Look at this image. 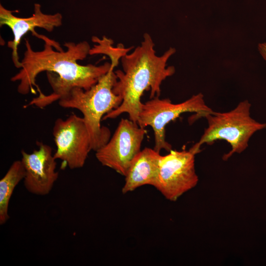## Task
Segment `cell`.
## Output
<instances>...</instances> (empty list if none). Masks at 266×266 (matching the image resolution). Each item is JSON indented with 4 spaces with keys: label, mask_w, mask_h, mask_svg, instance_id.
<instances>
[{
    "label": "cell",
    "mask_w": 266,
    "mask_h": 266,
    "mask_svg": "<svg viewBox=\"0 0 266 266\" xmlns=\"http://www.w3.org/2000/svg\"><path fill=\"white\" fill-rule=\"evenodd\" d=\"M25 40L26 51L21 69L11 81L19 82L17 91L20 94L35 93L33 87L42 93L27 106L43 108L59 100L75 87L88 90L111 67L108 62L100 66L78 63L90 53L91 48L86 41L65 42L66 50L64 51L58 42L45 36L43 49L35 51L30 41Z\"/></svg>",
    "instance_id": "obj_1"
},
{
    "label": "cell",
    "mask_w": 266,
    "mask_h": 266,
    "mask_svg": "<svg viewBox=\"0 0 266 266\" xmlns=\"http://www.w3.org/2000/svg\"><path fill=\"white\" fill-rule=\"evenodd\" d=\"M154 46L150 34L145 33L140 44L132 53L122 57L123 70L115 71L117 80L113 91L123 100L119 106L106 114L102 120L127 113L131 120L137 123L144 92L150 91V99L160 96L162 82L175 73V67L166 66V64L176 50L170 47L159 56L156 54Z\"/></svg>",
    "instance_id": "obj_2"
},
{
    "label": "cell",
    "mask_w": 266,
    "mask_h": 266,
    "mask_svg": "<svg viewBox=\"0 0 266 266\" xmlns=\"http://www.w3.org/2000/svg\"><path fill=\"white\" fill-rule=\"evenodd\" d=\"M116 66L111 64L109 71L88 90L75 87L59 100L61 107L76 109L82 113L89 134L92 150L95 152L104 146L111 137L110 130L101 125L102 118L119 106L123 100L113 91L117 80L114 71Z\"/></svg>",
    "instance_id": "obj_3"
},
{
    "label": "cell",
    "mask_w": 266,
    "mask_h": 266,
    "mask_svg": "<svg viewBox=\"0 0 266 266\" xmlns=\"http://www.w3.org/2000/svg\"><path fill=\"white\" fill-rule=\"evenodd\" d=\"M250 108V103L245 100L230 111H213L206 115L204 117L207 120V127L199 141L190 149L197 154L202 144H211L217 140H224L230 144L231 150L224 155L223 160H227L234 153H242L248 147L252 136L266 128V123L251 117Z\"/></svg>",
    "instance_id": "obj_4"
},
{
    "label": "cell",
    "mask_w": 266,
    "mask_h": 266,
    "mask_svg": "<svg viewBox=\"0 0 266 266\" xmlns=\"http://www.w3.org/2000/svg\"><path fill=\"white\" fill-rule=\"evenodd\" d=\"M213 111L205 103L201 93L194 95L179 103H173L169 99L155 97L142 103L137 123L141 128L150 126L153 129L155 150L170 152L172 146L166 141L165 134L166 127L169 123L186 112L196 113L190 120L193 122Z\"/></svg>",
    "instance_id": "obj_5"
},
{
    "label": "cell",
    "mask_w": 266,
    "mask_h": 266,
    "mask_svg": "<svg viewBox=\"0 0 266 266\" xmlns=\"http://www.w3.org/2000/svg\"><path fill=\"white\" fill-rule=\"evenodd\" d=\"M196 154L190 149L171 150L162 156L154 187L167 200L175 201L198 184L195 158Z\"/></svg>",
    "instance_id": "obj_6"
},
{
    "label": "cell",
    "mask_w": 266,
    "mask_h": 266,
    "mask_svg": "<svg viewBox=\"0 0 266 266\" xmlns=\"http://www.w3.org/2000/svg\"><path fill=\"white\" fill-rule=\"evenodd\" d=\"M147 131L130 119L122 118L107 143L96 151L103 166L125 176L132 160L141 151Z\"/></svg>",
    "instance_id": "obj_7"
},
{
    "label": "cell",
    "mask_w": 266,
    "mask_h": 266,
    "mask_svg": "<svg viewBox=\"0 0 266 266\" xmlns=\"http://www.w3.org/2000/svg\"><path fill=\"white\" fill-rule=\"evenodd\" d=\"M52 133L57 147L55 159L63 161L71 169L82 167L92 150L83 118L73 113L65 120L58 118Z\"/></svg>",
    "instance_id": "obj_8"
},
{
    "label": "cell",
    "mask_w": 266,
    "mask_h": 266,
    "mask_svg": "<svg viewBox=\"0 0 266 266\" xmlns=\"http://www.w3.org/2000/svg\"><path fill=\"white\" fill-rule=\"evenodd\" d=\"M37 150L31 153L21 151V161L25 169L24 184L30 193L38 196L49 194L59 177L52 148L37 142Z\"/></svg>",
    "instance_id": "obj_9"
},
{
    "label": "cell",
    "mask_w": 266,
    "mask_h": 266,
    "mask_svg": "<svg viewBox=\"0 0 266 266\" xmlns=\"http://www.w3.org/2000/svg\"><path fill=\"white\" fill-rule=\"evenodd\" d=\"M13 12L0 5V26L6 25L12 32L13 39L8 41L7 46L12 49V60L14 66L21 68L22 63L19 60L18 48L22 37L31 32L33 35L41 39L43 35L38 34L35 28H40L51 32L55 28L62 25L63 16L59 13L54 14L43 13L41 5L38 3L34 4V12L31 17H17L12 14Z\"/></svg>",
    "instance_id": "obj_10"
},
{
    "label": "cell",
    "mask_w": 266,
    "mask_h": 266,
    "mask_svg": "<svg viewBox=\"0 0 266 266\" xmlns=\"http://www.w3.org/2000/svg\"><path fill=\"white\" fill-rule=\"evenodd\" d=\"M162 155L154 148L145 147L135 156L127 171L123 194L144 185L153 186L158 175Z\"/></svg>",
    "instance_id": "obj_11"
},
{
    "label": "cell",
    "mask_w": 266,
    "mask_h": 266,
    "mask_svg": "<svg viewBox=\"0 0 266 266\" xmlns=\"http://www.w3.org/2000/svg\"><path fill=\"white\" fill-rule=\"evenodd\" d=\"M25 176V169L21 160L14 161L0 180V225L9 219L8 206L14 189Z\"/></svg>",
    "instance_id": "obj_12"
},
{
    "label": "cell",
    "mask_w": 266,
    "mask_h": 266,
    "mask_svg": "<svg viewBox=\"0 0 266 266\" xmlns=\"http://www.w3.org/2000/svg\"><path fill=\"white\" fill-rule=\"evenodd\" d=\"M92 41L98 44L95 45L94 48L91 49L89 54H106L109 57L111 63L116 64V66L118 64L119 59L127 54L132 48H125L123 45H119L117 47H114L111 46L112 41L106 37H103L102 39H99L97 37H93Z\"/></svg>",
    "instance_id": "obj_13"
},
{
    "label": "cell",
    "mask_w": 266,
    "mask_h": 266,
    "mask_svg": "<svg viewBox=\"0 0 266 266\" xmlns=\"http://www.w3.org/2000/svg\"><path fill=\"white\" fill-rule=\"evenodd\" d=\"M258 48L260 54L266 62V42L259 44Z\"/></svg>",
    "instance_id": "obj_14"
}]
</instances>
